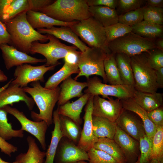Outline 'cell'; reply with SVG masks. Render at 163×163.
<instances>
[{"mask_svg": "<svg viewBox=\"0 0 163 163\" xmlns=\"http://www.w3.org/2000/svg\"><path fill=\"white\" fill-rule=\"evenodd\" d=\"M0 163H20L19 162L15 161L13 162H9L3 160L0 157Z\"/></svg>", "mask_w": 163, "mask_h": 163, "instance_id": "cell-56", "label": "cell"}, {"mask_svg": "<svg viewBox=\"0 0 163 163\" xmlns=\"http://www.w3.org/2000/svg\"><path fill=\"white\" fill-rule=\"evenodd\" d=\"M132 98L147 112L153 110L163 105V94L161 93H149L136 90Z\"/></svg>", "mask_w": 163, "mask_h": 163, "instance_id": "cell-24", "label": "cell"}, {"mask_svg": "<svg viewBox=\"0 0 163 163\" xmlns=\"http://www.w3.org/2000/svg\"><path fill=\"white\" fill-rule=\"evenodd\" d=\"M27 21L34 29L49 28L55 26L70 27L77 21L65 22L55 20L40 11L28 10L27 12Z\"/></svg>", "mask_w": 163, "mask_h": 163, "instance_id": "cell-22", "label": "cell"}, {"mask_svg": "<svg viewBox=\"0 0 163 163\" xmlns=\"http://www.w3.org/2000/svg\"><path fill=\"white\" fill-rule=\"evenodd\" d=\"M115 57L123 84L134 87L135 81L131 65L130 57L123 53H117L115 54Z\"/></svg>", "mask_w": 163, "mask_h": 163, "instance_id": "cell-30", "label": "cell"}, {"mask_svg": "<svg viewBox=\"0 0 163 163\" xmlns=\"http://www.w3.org/2000/svg\"><path fill=\"white\" fill-rule=\"evenodd\" d=\"M163 126L157 127L153 138L150 161L149 163H163Z\"/></svg>", "mask_w": 163, "mask_h": 163, "instance_id": "cell-36", "label": "cell"}, {"mask_svg": "<svg viewBox=\"0 0 163 163\" xmlns=\"http://www.w3.org/2000/svg\"><path fill=\"white\" fill-rule=\"evenodd\" d=\"M113 139L121 148L126 163L136 162L139 156V142L127 134L117 126Z\"/></svg>", "mask_w": 163, "mask_h": 163, "instance_id": "cell-17", "label": "cell"}, {"mask_svg": "<svg viewBox=\"0 0 163 163\" xmlns=\"http://www.w3.org/2000/svg\"><path fill=\"white\" fill-rule=\"evenodd\" d=\"M130 59L136 90L149 93L156 92L158 88L155 70L148 62L146 52L132 56Z\"/></svg>", "mask_w": 163, "mask_h": 163, "instance_id": "cell-5", "label": "cell"}, {"mask_svg": "<svg viewBox=\"0 0 163 163\" xmlns=\"http://www.w3.org/2000/svg\"><path fill=\"white\" fill-rule=\"evenodd\" d=\"M93 97V96L91 95L85 105V113L83 117L84 125L77 145L86 152L93 147L94 144L98 139V138L94 135L92 130Z\"/></svg>", "mask_w": 163, "mask_h": 163, "instance_id": "cell-16", "label": "cell"}, {"mask_svg": "<svg viewBox=\"0 0 163 163\" xmlns=\"http://www.w3.org/2000/svg\"><path fill=\"white\" fill-rule=\"evenodd\" d=\"M32 87L23 88L24 91L30 95L39 110L37 113L32 111L31 117L34 121H44L48 126L53 121V110L59 99L60 88L48 89L43 87L39 81L31 82Z\"/></svg>", "mask_w": 163, "mask_h": 163, "instance_id": "cell-2", "label": "cell"}, {"mask_svg": "<svg viewBox=\"0 0 163 163\" xmlns=\"http://www.w3.org/2000/svg\"><path fill=\"white\" fill-rule=\"evenodd\" d=\"M12 79H11L5 85L3 86L2 87L0 88V92L7 88L9 86Z\"/></svg>", "mask_w": 163, "mask_h": 163, "instance_id": "cell-55", "label": "cell"}, {"mask_svg": "<svg viewBox=\"0 0 163 163\" xmlns=\"http://www.w3.org/2000/svg\"><path fill=\"white\" fill-rule=\"evenodd\" d=\"M8 77L0 68V82H3L8 80Z\"/></svg>", "mask_w": 163, "mask_h": 163, "instance_id": "cell-54", "label": "cell"}, {"mask_svg": "<svg viewBox=\"0 0 163 163\" xmlns=\"http://www.w3.org/2000/svg\"><path fill=\"white\" fill-rule=\"evenodd\" d=\"M91 95L89 94L85 93L74 102L68 101L58 106L59 114L69 118L80 126L82 122L80 117L81 113Z\"/></svg>", "mask_w": 163, "mask_h": 163, "instance_id": "cell-21", "label": "cell"}, {"mask_svg": "<svg viewBox=\"0 0 163 163\" xmlns=\"http://www.w3.org/2000/svg\"><path fill=\"white\" fill-rule=\"evenodd\" d=\"M155 70L156 80L158 88H163V67Z\"/></svg>", "mask_w": 163, "mask_h": 163, "instance_id": "cell-50", "label": "cell"}, {"mask_svg": "<svg viewBox=\"0 0 163 163\" xmlns=\"http://www.w3.org/2000/svg\"><path fill=\"white\" fill-rule=\"evenodd\" d=\"M27 11H23L3 23L10 36V44L18 50L28 54L33 42H46L48 38L46 34L40 33L29 24L26 18Z\"/></svg>", "mask_w": 163, "mask_h": 163, "instance_id": "cell-1", "label": "cell"}, {"mask_svg": "<svg viewBox=\"0 0 163 163\" xmlns=\"http://www.w3.org/2000/svg\"><path fill=\"white\" fill-rule=\"evenodd\" d=\"M0 49L5 67L8 70L14 66L17 67L24 64H36L46 62L45 59L33 57L8 44H2Z\"/></svg>", "mask_w": 163, "mask_h": 163, "instance_id": "cell-13", "label": "cell"}, {"mask_svg": "<svg viewBox=\"0 0 163 163\" xmlns=\"http://www.w3.org/2000/svg\"><path fill=\"white\" fill-rule=\"evenodd\" d=\"M53 118L54 128L51 132V142L46 152V158L44 163H53L59 142L63 137L60 129L58 107L53 112Z\"/></svg>", "mask_w": 163, "mask_h": 163, "instance_id": "cell-26", "label": "cell"}, {"mask_svg": "<svg viewBox=\"0 0 163 163\" xmlns=\"http://www.w3.org/2000/svg\"><path fill=\"white\" fill-rule=\"evenodd\" d=\"M53 0H28L30 10L39 11L42 8L53 3Z\"/></svg>", "mask_w": 163, "mask_h": 163, "instance_id": "cell-47", "label": "cell"}, {"mask_svg": "<svg viewBox=\"0 0 163 163\" xmlns=\"http://www.w3.org/2000/svg\"><path fill=\"white\" fill-rule=\"evenodd\" d=\"M133 163H140L139 161V157L138 158V159L137 161L136 162H135Z\"/></svg>", "mask_w": 163, "mask_h": 163, "instance_id": "cell-58", "label": "cell"}, {"mask_svg": "<svg viewBox=\"0 0 163 163\" xmlns=\"http://www.w3.org/2000/svg\"><path fill=\"white\" fill-rule=\"evenodd\" d=\"M147 113L149 119L156 127L163 126L162 106Z\"/></svg>", "mask_w": 163, "mask_h": 163, "instance_id": "cell-45", "label": "cell"}, {"mask_svg": "<svg viewBox=\"0 0 163 163\" xmlns=\"http://www.w3.org/2000/svg\"><path fill=\"white\" fill-rule=\"evenodd\" d=\"M148 62L155 70L163 67V51L157 48L146 52Z\"/></svg>", "mask_w": 163, "mask_h": 163, "instance_id": "cell-43", "label": "cell"}, {"mask_svg": "<svg viewBox=\"0 0 163 163\" xmlns=\"http://www.w3.org/2000/svg\"><path fill=\"white\" fill-rule=\"evenodd\" d=\"M46 35L49 42L45 43L38 41L33 42L30 53H39L44 56L46 60L45 64L47 66H57L60 64L58 60L64 58L69 53H73L77 56L80 53V52L77 51L78 48L74 46L66 45L53 36L48 34Z\"/></svg>", "mask_w": 163, "mask_h": 163, "instance_id": "cell-6", "label": "cell"}, {"mask_svg": "<svg viewBox=\"0 0 163 163\" xmlns=\"http://www.w3.org/2000/svg\"><path fill=\"white\" fill-rule=\"evenodd\" d=\"M153 138L146 134L141 137L139 141L140 155L139 156L140 163H149L151 159Z\"/></svg>", "mask_w": 163, "mask_h": 163, "instance_id": "cell-41", "label": "cell"}, {"mask_svg": "<svg viewBox=\"0 0 163 163\" xmlns=\"http://www.w3.org/2000/svg\"><path fill=\"white\" fill-rule=\"evenodd\" d=\"M108 99L101 97L98 95L94 96L92 116L102 117L116 122L124 109L120 100L110 97Z\"/></svg>", "mask_w": 163, "mask_h": 163, "instance_id": "cell-12", "label": "cell"}, {"mask_svg": "<svg viewBox=\"0 0 163 163\" xmlns=\"http://www.w3.org/2000/svg\"><path fill=\"white\" fill-rule=\"evenodd\" d=\"M145 1L143 0H119L117 8L119 11L123 14L141 8Z\"/></svg>", "mask_w": 163, "mask_h": 163, "instance_id": "cell-44", "label": "cell"}, {"mask_svg": "<svg viewBox=\"0 0 163 163\" xmlns=\"http://www.w3.org/2000/svg\"><path fill=\"white\" fill-rule=\"evenodd\" d=\"M37 31L41 34L52 35L58 39L72 44L81 52L85 51L89 47L80 40L78 35L69 27L53 26L49 28L38 29Z\"/></svg>", "mask_w": 163, "mask_h": 163, "instance_id": "cell-19", "label": "cell"}, {"mask_svg": "<svg viewBox=\"0 0 163 163\" xmlns=\"http://www.w3.org/2000/svg\"><path fill=\"white\" fill-rule=\"evenodd\" d=\"M87 86L86 82H78L71 76L66 78L62 81L60 87L58 106L64 104L74 97H81L83 94V90Z\"/></svg>", "mask_w": 163, "mask_h": 163, "instance_id": "cell-20", "label": "cell"}, {"mask_svg": "<svg viewBox=\"0 0 163 163\" xmlns=\"http://www.w3.org/2000/svg\"><path fill=\"white\" fill-rule=\"evenodd\" d=\"M93 148L104 151L119 163H126L123 153L113 139L107 138H98V141L94 144Z\"/></svg>", "mask_w": 163, "mask_h": 163, "instance_id": "cell-31", "label": "cell"}, {"mask_svg": "<svg viewBox=\"0 0 163 163\" xmlns=\"http://www.w3.org/2000/svg\"><path fill=\"white\" fill-rule=\"evenodd\" d=\"M59 123L63 137L67 138L75 144L78 143L82 131L80 126L69 118L60 115Z\"/></svg>", "mask_w": 163, "mask_h": 163, "instance_id": "cell-33", "label": "cell"}, {"mask_svg": "<svg viewBox=\"0 0 163 163\" xmlns=\"http://www.w3.org/2000/svg\"><path fill=\"white\" fill-rule=\"evenodd\" d=\"M30 10L28 0H12L0 21L4 23L24 11Z\"/></svg>", "mask_w": 163, "mask_h": 163, "instance_id": "cell-37", "label": "cell"}, {"mask_svg": "<svg viewBox=\"0 0 163 163\" xmlns=\"http://www.w3.org/2000/svg\"><path fill=\"white\" fill-rule=\"evenodd\" d=\"M89 7L102 6L115 9L117 8L118 0H86Z\"/></svg>", "mask_w": 163, "mask_h": 163, "instance_id": "cell-46", "label": "cell"}, {"mask_svg": "<svg viewBox=\"0 0 163 163\" xmlns=\"http://www.w3.org/2000/svg\"><path fill=\"white\" fill-rule=\"evenodd\" d=\"M107 42H110L132 32V27L119 22L105 27Z\"/></svg>", "mask_w": 163, "mask_h": 163, "instance_id": "cell-38", "label": "cell"}, {"mask_svg": "<svg viewBox=\"0 0 163 163\" xmlns=\"http://www.w3.org/2000/svg\"><path fill=\"white\" fill-rule=\"evenodd\" d=\"M8 113L0 108V136L5 141L12 138H22L24 131L20 129H14L11 123H8L7 117Z\"/></svg>", "mask_w": 163, "mask_h": 163, "instance_id": "cell-35", "label": "cell"}, {"mask_svg": "<svg viewBox=\"0 0 163 163\" xmlns=\"http://www.w3.org/2000/svg\"><path fill=\"white\" fill-rule=\"evenodd\" d=\"M10 37L5 24L0 21V46L2 44H10Z\"/></svg>", "mask_w": 163, "mask_h": 163, "instance_id": "cell-49", "label": "cell"}, {"mask_svg": "<svg viewBox=\"0 0 163 163\" xmlns=\"http://www.w3.org/2000/svg\"><path fill=\"white\" fill-rule=\"evenodd\" d=\"M20 101L24 102L30 110H33L35 104L33 99L27 95L23 88L17 85L11 83L7 88L0 92V108L13 105Z\"/></svg>", "mask_w": 163, "mask_h": 163, "instance_id": "cell-18", "label": "cell"}, {"mask_svg": "<svg viewBox=\"0 0 163 163\" xmlns=\"http://www.w3.org/2000/svg\"><path fill=\"white\" fill-rule=\"evenodd\" d=\"M87 88L85 93L91 95H101L103 98H108L113 96L120 100L133 97L136 90L133 86L126 85H113L103 83L97 77L87 79Z\"/></svg>", "mask_w": 163, "mask_h": 163, "instance_id": "cell-9", "label": "cell"}, {"mask_svg": "<svg viewBox=\"0 0 163 163\" xmlns=\"http://www.w3.org/2000/svg\"><path fill=\"white\" fill-rule=\"evenodd\" d=\"M92 123L93 133L97 138L113 139L117 126L116 122L102 117L92 116Z\"/></svg>", "mask_w": 163, "mask_h": 163, "instance_id": "cell-29", "label": "cell"}, {"mask_svg": "<svg viewBox=\"0 0 163 163\" xmlns=\"http://www.w3.org/2000/svg\"><path fill=\"white\" fill-rule=\"evenodd\" d=\"M107 54L102 50L88 47L77 56L76 63L79 72L74 78L77 80L81 76H84L87 79L91 75L101 76L105 83L107 82L104 70V62Z\"/></svg>", "mask_w": 163, "mask_h": 163, "instance_id": "cell-7", "label": "cell"}, {"mask_svg": "<svg viewBox=\"0 0 163 163\" xmlns=\"http://www.w3.org/2000/svg\"><path fill=\"white\" fill-rule=\"evenodd\" d=\"M11 1L12 0H0V19Z\"/></svg>", "mask_w": 163, "mask_h": 163, "instance_id": "cell-51", "label": "cell"}, {"mask_svg": "<svg viewBox=\"0 0 163 163\" xmlns=\"http://www.w3.org/2000/svg\"><path fill=\"white\" fill-rule=\"evenodd\" d=\"M111 53H123L130 57L156 49L154 39L142 37L133 32L108 43Z\"/></svg>", "mask_w": 163, "mask_h": 163, "instance_id": "cell-8", "label": "cell"}, {"mask_svg": "<svg viewBox=\"0 0 163 163\" xmlns=\"http://www.w3.org/2000/svg\"><path fill=\"white\" fill-rule=\"evenodd\" d=\"M91 16L105 27L119 22V15L116 10L102 6L89 7Z\"/></svg>", "mask_w": 163, "mask_h": 163, "instance_id": "cell-25", "label": "cell"}, {"mask_svg": "<svg viewBox=\"0 0 163 163\" xmlns=\"http://www.w3.org/2000/svg\"><path fill=\"white\" fill-rule=\"evenodd\" d=\"M56 66H47L45 64L34 66L27 63L17 66L14 73V79L11 83L23 88L27 86L30 82L36 81L43 82L44 75L49 71L54 70Z\"/></svg>", "mask_w": 163, "mask_h": 163, "instance_id": "cell-11", "label": "cell"}, {"mask_svg": "<svg viewBox=\"0 0 163 163\" xmlns=\"http://www.w3.org/2000/svg\"><path fill=\"white\" fill-rule=\"evenodd\" d=\"M2 108L16 118L21 125V129L34 136L39 141L42 148L46 150V134L49 126L45 121L30 120L23 112L9 105L5 106Z\"/></svg>", "mask_w": 163, "mask_h": 163, "instance_id": "cell-10", "label": "cell"}, {"mask_svg": "<svg viewBox=\"0 0 163 163\" xmlns=\"http://www.w3.org/2000/svg\"><path fill=\"white\" fill-rule=\"evenodd\" d=\"M148 5L151 6L163 8V0H148L146 1Z\"/></svg>", "mask_w": 163, "mask_h": 163, "instance_id": "cell-52", "label": "cell"}, {"mask_svg": "<svg viewBox=\"0 0 163 163\" xmlns=\"http://www.w3.org/2000/svg\"><path fill=\"white\" fill-rule=\"evenodd\" d=\"M120 101L123 109L133 112L140 118L143 122L146 135L153 138L156 133L157 127L149 119L147 112L136 103L132 98Z\"/></svg>", "mask_w": 163, "mask_h": 163, "instance_id": "cell-23", "label": "cell"}, {"mask_svg": "<svg viewBox=\"0 0 163 163\" xmlns=\"http://www.w3.org/2000/svg\"><path fill=\"white\" fill-rule=\"evenodd\" d=\"M70 28L90 47L100 49L111 53L107 42L105 27L93 17L77 21Z\"/></svg>", "mask_w": 163, "mask_h": 163, "instance_id": "cell-4", "label": "cell"}, {"mask_svg": "<svg viewBox=\"0 0 163 163\" xmlns=\"http://www.w3.org/2000/svg\"><path fill=\"white\" fill-rule=\"evenodd\" d=\"M143 20L159 25L163 24V8L149 5L143 7Z\"/></svg>", "mask_w": 163, "mask_h": 163, "instance_id": "cell-40", "label": "cell"}, {"mask_svg": "<svg viewBox=\"0 0 163 163\" xmlns=\"http://www.w3.org/2000/svg\"><path fill=\"white\" fill-rule=\"evenodd\" d=\"M0 149L1 152L10 157L11 154L18 151V148L8 143L0 136Z\"/></svg>", "mask_w": 163, "mask_h": 163, "instance_id": "cell-48", "label": "cell"}, {"mask_svg": "<svg viewBox=\"0 0 163 163\" xmlns=\"http://www.w3.org/2000/svg\"><path fill=\"white\" fill-rule=\"evenodd\" d=\"M104 64L107 82L110 85H123L117 65L115 54L111 53L107 54Z\"/></svg>", "mask_w": 163, "mask_h": 163, "instance_id": "cell-34", "label": "cell"}, {"mask_svg": "<svg viewBox=\"0 0 163 163\" xmlns=\"http://www.w3.org/2000/svg\"><path fill=\"white\" fill-rule=\"evenodd\" d=\"M87 152L89 163H119L111 156L102 150L92 148Z\"/></svg>", "mask_w": 163, "mask_h": 163, "instance_id": "cell-42", "label": "cell"}, {"mask_svg": "<svg viewBox=\"0 0 163 163\" xmlns=\"http://www.w3.org/2000/svg\"><path fill=\"white\" fill-rule=\"evenodd\" d=\"M86 0H56L39 11L61 21H80L91 16Z\"/></svg>", "mask_w": 163, "mask_h": 163, "instance_id": "cell-3", "label": "cell"}, {"mask_svg": "<svg viewBox=\"0 0 163 163\" xmlns=\"http://www.w3.org/2000/svg\"><path fill=\"white\" fill-rule=\"evenodd\" d=\"M62 67L50 76L46 82L44 87L54 89L57 87L62 82L74 74H78L79 70L76 63H71L64 60Z\"/></svg>", "mask_w": 163, "mask_h": 163, "instance_id": "cell-28", "label": "cell"}, {"mask_svg": "<svg viewBox=\"0 0 163 163\" xmlns=\"http://www.w3.org/2000/svg\"><path fill=\"white\" fill-rule=\"evenodd\" d=\"M75 163H89L86 162L85 161H81Z\"/></svg>", "mask_w": 163, "mask_h": 163, "instance_id": "cell-57", "label": "cell"}, {"mask_svg": "<svg viewBox=\"0 0 163 163\" xmlns=\"http://www.w3.org/2000/svg\"><path fill=\"white\" fill-rule=\"evenodd\" d=\"M58 163H75L89 161L87 152L71 141L62 140L59 144L56 154Z\"/></svg>", "mask_w": 163, "mask_h": 163, "instance_id": "cell-15", "label": "cell"}, {"mask_svg": "<svg viewBox=\"0 0 163 163\" xmlns=\"http://www.w3.org/2000/svg\"><path fill=\"white\" fill-rule=\"evenodd\" d=\"M28 149L26 152L18 155L15 161L20 163H44L46 152L40 150L35 139L31 136L27 138Z\"/></svg>", "mask_w": 163, "mask_h": 163, "instance_id": "cell-27", "label": "cell"}, {"mask_svg": "<svg viewBox=\"0 0 163 163\" xmlns=\"http://www.w3.org/2000/svg\"><path fill=\"white\" fill-rule=\"evenodd\" d=\"M139 117L133 112L124 109L116 121L122 130L139 142L146 134L143 122Z\"/></svg>", "mask_w": 163, "mask_h": 163, "instance_id": "cell-14", "label": "cell"}, {"mask_svg": "<svg viewBox=\"0 0 163 163\" xmlns=\"http://www.w3.org/2000/svg\"><path fill=\"white\" fill-rule=\"evenodd\" d=\"M132 32L145 38L154 39L163 37V27L145 20L131 27Z\"/></svg>", "mask_w": 163, "mask_h": 163, "instance_id": "cell-32", "label": "cell"}, {"mask_svg": "<svg viewBox=\"0 0 163 163\" xmlns=\"http://www.w3.org/2000/svg\"><path fill=\"white\" fill-rule=\"evenodd\" d=\"M155 45L157 49L163 51V37L158 38L155 41Z\"/></svg>", "mask_w": 163, "mask_h": 163, "instance_id": "cell-53", "label": "cell"}, {"mask_svg": "<svg viewBox=\"0 0 163 163\" xmlns=\"http://www.w3.org/2000/svg\"><path fill=\"white\" fill-rule=\"evenodd\" d=\"M143 20V7L119 15V22L132 27Z\"/></svg>", "mask_w": 163, "mask_h": 163, "instance_id": "cell-39", "label": "cell"}]
</instances>
